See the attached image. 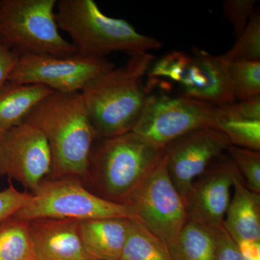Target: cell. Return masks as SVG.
Segmentation results:
<instances>
[{
    "instance_id": "cell-24",
    "label": "cell",
    "mask_w": 260,
    "mask_h": 260,
    "mask_svg": "<svg viewBox=\"0 0 260 260\" xmlns=\"http://www.w3.org/2000/svg\"><path fill=\"white\" fill-rule=\"evenodd\" d=\"M226 152L237 168L246 187L260 194V153L229 145Z\"/></svg>"
},
{
    "instance_id": "cell-30",
    "label": "cell",
    "mask_w": 260,
    "mask_h": 260,
    "mask_svg": "<svg viewBox=\"0 0 260 260\" xmlns=\"http://www.w3.org/2000/svg\"><path fill=\"white\" fill-rule=\"evenodd\" d=\"M237 244L243 258L260 260V242L244 240L237 242Z\"/></svg>"
},
{
    "instance_id": "cell-9",
    "label": "cell",
    "mask_w": 260,
    "mask_h": 260,
    "mask_svg": "<svg viewBox=\"0 0 260 260\" xmlns=\"http://www.w3.org/2000/svg\"><path fill=\"white\" fill-rule=\"evenodd\" d=\"M216 106L181 95H148L132 132L164 148L170 142L200 128H213Z\"/></svg>"
},
{
    "instance_id": "cell-21",
    "label": "cell",
    "mask_w": 260,
    "mask_h": 260,
    "mask_svg": "<svg viewBox=\"0 0 260 260\" xmlns=\"http://www.w3.org/2000/svg\"><path fill=\"white\" fill-rule=\"evenodd\" d=\"M0 260H35L29 221L12 216L0 224Z\"/></svg>"
},
{
    "instance_id": "cell-15",
    "label": "cell",
    "mask_w": 260,
    "mask_h": 260,
    "mask_svg": "<svg viewBox=\"0 0 260 260\" xmlns=\"http://www.w3.org/2000/svg\"><path fill=\"white\" fill-rule=\"evenodd\" d=\"M131 219L108 218L80 220V234L90 259L121 260Z\"/></svg>"
},
{
    "instance_id": "cell-12",
    "label": "cell",
    "mask_w": 260,
    "mask_h": 260,
    "mask_svg": "<svg viewBox=\"0 0 260 260\" xmlns=\"http://www.w3.org/2000/svg\"><path fill=\"white\" fill-rule=\"evenodd\" d=\"M239 172L229 155H219L197 178L184 199L187 221L215 232L223 228L231 189Z\"/></svg>"
},
{
    "instance_id": "cell-10",
    "label": "cell",
    "mask_w": 260,
    "mask_h": 260,
    "mask_svg": "<svg viewBox=\"0 0 260 260\" xmlns=\"http://www.w3.org/2000/svg\"><path fill=\"white\" fill-rule=\"evenodd\" d=\"M114 68V63L106 57H89L79 54L67 56L18 54L8 82L41 85L59 93H77Z\"/></svg>"
},
{
    "instance_id": "cell-27",
    "label": "cell",
    "mask_w": 260,
    "mask_h": 260,
    "mask_svg": "<svg viewBox=\"0 0 260 260\" xmlns=\"http://www.w3.org/2000/svg\"><path fill=\"white\" fill-rule=\"evenodd\" d=\"M215 237V260H243L237 244L223 228L214 232Z\"/></svg>"
},
{
    "instance_id": "cell-28",
    "label": "cell",
    "mask_w": 260,
    "mask_h": 260,
    "mask_svg": "<svg viewBox=\"0 0 260 260\" xmlns=\"http://www.w3.org/2000/svg\"><path fill=\"white\" fill-rule=\"evenodd\" d=\"M229 105L237 115L251 120L260 121V94Z\"/></svg>"
},
{
    "instance_id": "cell-1",
    "label": "cell",
    "mask_w": 260,
    "mask_h": 260,
    "mask_svg": "<svg viewBox=\"0 0 260 260\" xmlns=\"http://www.w3.org/2000/svg\"><path fill=\"white\" fill-rule=\"evenodd\" d=\"M24 121L35 126L47 138L54 179L88 175L97 138L80 92H51L32 108Z\"/></svg>"
},
{
    "instance_id": "cell-13",
    "label": "cell",
    "mask_w": 260,
    "mask_h": 260,
    "mask_svg": "<svg viewBox=\"0 0 260 260\" xmlns=\"http://www.w3.org/2000/svg\"><path fill=\"white\" fill-rule=\"evenodd\" d=\"M225 135L212 127L200 128L179 137L164 148L169 176L183 201L193 181L214 159L226 151Z\"/></svg>"
},
{
    "instance_id": "cell-17",
    "label": "cell",
    "mask_w": 260,
    "mask_h": 260,
    "mask_svg": "<svg viewBox=\"0 0 260 260\" xmlns=\"http://www.w3.org/2000/svg\"><path fill=\"white\" fill-rule=\"evenodd\" d=\"M51 92L41 85L5 84L0 88V139L23 122L32 108Z\"/></svg>"
},
{
    "instance_id": "cell-7",
    "label": "cell",
    "mask_w": 260,
    "mask_h": 260,
    "mask_svg": "<svg viewBox=\"0 0 260 260\" xmlns=\"http://www.w3.org/2000/svg\"><path fill=\"white\" fill-rule=\"evenodd\" d=\"M229 65L221 55L194 48L191 55L182 51L168 53L151 66L148 76L172 80L184 96L220 106L236 102Z\"/></svg>"
},
{
    "instance_id": "cell-5",
    "label": "cell",
    "mask_w": 260,
    "mask_h": 260,
    "mask_svg": "<svg viewBox=\"0 0 260 260\" xmlns=\"http://www.w3.org/2000/svg\"><path fill=\"white\" fill-rule=\"evenodd\" d=\"M56 0H0V44L18 54H77L59 32Z\"/></svg>"
},
{
    "instance_id": "cell-20",
    "label": "cell",
    "mask_w": 260,
    "mask_h": 260,
    "mask_svg": "<svg viewBox=\"0 0 260 260\" xmlns=\"http://www.w3.org/2000/svg\"><path fill=\"white\" fill-rule=\"evenodd\" d=\"M121 260H173L167 244L137 220H132Z\"/></svg>"
},
{
    "instance_id": "cell-31",
    "label": "cell",
    "mask_w": 260,
    "mask_h": 260,
    "mask_svg": "<svg viewBox=\"0 0 260 260\" xmlns=\"http://www.w3.org/2000/svg\"><path fill=\"white\" fill-rule=\"evenodd\" d=\"M88 260H99V259H88Z\"/></svg>"
},
{
    "instance_id": "cell-25",
    "label": "cell",
    "mask_w": 260,
    "mask_h": 260,
    "mask_svg": "<svg viewBox=\"0 0 260 260\" xmlns=\"http://www.w3.org/2000/svg\"><path fill=\"white\" fill-rule=\"evenodd\" d=\"M256 0H225L223 4L224 16L232 24L236 37L245 29L249 19L255 12Z\"/></svg>"
},
{
    "instance_id": "cell-18",
    "label": "cell",
    "mask_w": 260,
    "mask_h": 260,
    "mask_svg": "<svg viewBox=\"0 0 260 260\" xmlns=\"http://www.w3.org/2000/svg\"><path fill=\"white\" fill-rule=\"evenodd\" d=\"M213 128L223 133L230 145L260 150V121L237 115L230 110L228 104L215 107Z\"/></svg>"
},
{
    "instance_id": "cell-6",
    "label": "cell",
    "mask_w": 260,
    "mask_h": 260,
    "mask_svg": "<svg viewBox=\"0 0 260 260\" xmlns=\"http://www.w3.org/2000/svg\"><path fill=\"white\" fill-rule=\"evenodd\" d=\"M20 220L124 218L135 220L129 206L113 203L84 187L79 177H64L43 181L31 198L13 215Z\"/></svg>"
},
{
    "instance_id": "cell-26",
    "label": "cell",
    "mask_w": 260,
    "mask_h": 260,
    "mask_svg": "<svg viewBox=\"0 0 260 260\" xmlns=\"http://www.w3.org/2000/svg\"><path fill=\"white\" fill-rule=\"evenodd\" d=\"M31 197L32 194L18 190L12 183L0 191V224L21 209Z\"/></svg>"
},
{
    "instance_id": "cell-11",
    "label": "cell",
    "mask_w": 260,
    "mask_h": 260,
    "mask_svg": "<svg viewBox=\"0 0 260 260\" xmlns=\"http://www.w3.org/2000/svg\"><path fill=\"white\" fill-rule=\"evenodd\" d=\"M51 167L47 138L31 124L23 121L0 139V176H8L34 193Z\"/></svg>"
},
{
    "instance_id": "cell-2",
    "label": "cell",
    "mask_w": 260,
    "mask_h": 260,
    "mask_svg": "<svg viewBox=\"0 0 260 260\" xmlns=\"http://www.w3.org/2000/svg\"><path fill=\"white\" fill-rule=\"evenodd\" d=\"M153 59L148 52L132 54L125 64L99 75L80 92L97 138L133 129L148 96L143 81Z\"/></svg>"
},
{
    "instance_id": "cell-22",
    "label": "cell",
    "mask_w": 260,
    "mask_h": 260,
    "mask_svg": "<svg viewBox=\"0 0 260 260\" xmlns=\"http://www.w3.org/2000/svg\"><path fill=\"white\" fill-rule=\"evenodd\" d=\"M229 74L236 101L259 95L260 61H233Z\"/></svg>"
},
{
    "instance_id": "cell-16",
    "label": "cell",
    "mask_w": 260,
    "mask_h": 260,
    "mask_svg": "<svg viewBox=\"0 0 260 260\" xmlns=\"http://www.w3.org/2000/svg\"><path fill=\"white\" fill-rule=\"evenodd\" d=\"M231 199L223 224L224 230L235 241L260 242V194L251 191L240 174L234 179Z\"/></svg>"
},
{
    "instance_id": "cell-23",
    "label": "cell",
    "mask_w": 260,
    "mask_h": 260,
    "mask_svg": "<svg viewBox=\"0 0 260 260\" xmlns=\"http://www.w3.org/2000/svg\"><path fill=\"white\" fill-rule=\"evenodd\" d=\"M228 63L235 61H260V14L256 10L234 47L221 54Z\"/></svg>"
},
{
    "instance_id": "cell-14",
    "label": "cell",
    "mask_w": 260,
    "mask_h": 260,
    "mask_svg": "<svg viewBox=\"0 0 260 260\" xmlns=\"http://www.w3.org/2000/svg\"><path fill=\"white\" fill-rule=\"evenodd\" d=\"M35 260L90 259L80 234V220L37 219L29 221Z\"/></svg>"
},
{
    "instance_id": "cell-19",
    "label": "cell",
    "mask_w": 260,
    "mask_h": 260,
    "mask_svg": "<svg viewBox=\"0 0 260 260\" xmlns=\"http://www.w3.org/2000/svg\"><path fill=\"white\" fill-rule=\"evenodd\" d=\"M168 248L173 260H215V234L187 221L177 240Z\"/></svg>"
},
{
    "instance_id": "cell-29",
    "label": "cell",
    "mask_w": 260,
    "mask_h": 260,
    "mask_svg": "<svg viewBox=\"0 0 260 260\" xmlns=\"http://www.w3.org/2000/svg\"><path fill=\"white\" fill-rule=\"evenodd\" d=\"M18 57L16 52L0 44V88L8 83Z\"/></svg>"
},
{
    "instance_id": "cell-4",
    "label": "cell",
    "mask_w": 260,
    "mask_h": 260,
    "mask_svg": "<svg viewBox=\"0 0 260 260\" xmlns=\"http://www.w3.org/2000/svg\"><path fill=\"white\" fill-rule=\"evenodd\" d=\"M92 150L88 174L101 198L125 205L164 156L158 148L133 132L101 139Z\"/></svg>"
},
{
    "instance_id": "cell-3",
    "label": "cell",
    "mask_w": 260,
    "mask_h": 260,
    "mask_svg": "<svg viewBox=\"0 0 260 260\" xmlns=\"http://www.w3.org/2000/svg\"><path fill=\"white\" fill-rule=\"evenodd\" d=\"M56 9L58 28L71 38L80 55L104 58L115 51L132 55L162 47L158 39L140 34L126 20L104 14L93 0H60Z\"/></svg>"
},
{
    "instance_id": "cell-8",
    "label": "cell",
    "mask_w": 260,
    "mask_h": 260,
    "mask_svg": "<svg viewBox=\"0 0 260 260\" xmlns=\"http://www.w3.org/2000/svg\"><path fill=\"white\" fill-rule=\"evenodd\" d=\"M135 220L172 245L187 222L181 194L169 176L165 155L126 201Z\"/></svg>"
}]
</instances>
